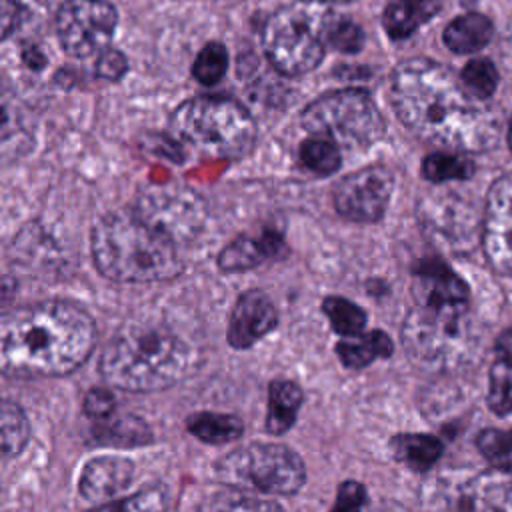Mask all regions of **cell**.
I'll use <instances>...</instances> for the list:
<instances>
[{
  "label": "cell",
  "mask_w": 512,
  "mask_h": 512,
  "mask_svg": "<svg viewBox=\"0 0 512 512\" xmlns=\"http://www.w3.org/2000/svg\"><path fill=\"white\" fill-rule=\"evenodd\" d=\"M440 10V0H394L386 6L382 24L396 38H408Z\"/></svg>",
  "instance_id": "ffe728a7"
},
{
  "label": "cell",
  "mask_w": 512,
  "mask_h": 512,
  "mask_svg": "<svg viewBox=\"0 0 512 512\" xmlns=\"http://www.w3.org/2000/svg\"><path fill=\"white\" fill-rule=\"evenodd\" d=\"M36 144V116L18 92L0 76V162H14Z\"/></svg>",
  "instance_id": "9a60e30c"
},
{
  "label": "cell",
  "mask_w": 512,
  "mask_h": 512,
  "mask_svg": "<svg viewBox=\"0 0 512 512\" xmlns=\"http://www.w3.org/2000/svg\"><path fill=\"white\" fill-rule=\"evenodd\" d=\"M488 406L496 414L512 412V362L498 360L490 370Z\"/></svg>",
  "instance_id": "d590c367"
},
{
  "label": "cell",
  "mask_w": 512,
  "mask_h": 512,
  "mask_svg": "<svg viewBox=\"0 0 512 512\" xmlns=\"http://www.w3.org/2000/svg\"><path fill=\"white\" fill-rule=\"evenodd\" d=\"M462 86L478 100H486L498 86V72L488 58H476L462 70Z\"/></svg>",
  "instance_id": "836d02e7"
},
{
  "label": "cell",
  "mask_w": 512,
  "mask_h": 512,
  "mask_svg": "<svg viewBox=\"0 0 512 512\" xmlns=\"http://www.w3.org/2000/svg\"><path fill=\"white\" fill-rule=\"evenodd\" d=\"M336 352L340 360L350 368H362L370 364L378 356H390L392 354V340L380 332L372 330L366 334H354L346 336L338 346Z\"/></svg>",
  "instance_id": "d4e9b609"
},
{
  "label": "cell",
  "mask_w": 512,
  "mask_h": 512,
  "mask_svg": "<svg viewBox=\"0 0 512 512\" xmlns=\"http://www.w3.org/2000/svg\"><path fill=\"white\" fill-rule=\"evenodd\" d=\"M170 128L184 144L216 158H240L256 140L250 112L226 96H198L182 102L170 118Z\"/></svg>",
  "instance_id": "8992f818"
},
{
  "label": "cell",
  "mask_w": 512,
  "mask_h": 512,
  "mask_svg": "<svg viewBox=\"0 0 512 512\" xmlns=\"http://www.w3.org/2000/svg\"><path fill=\"white\" fill-rule=\"evenodd\" d=\"M436 512H512V480L496 472H452L430 486Z\"/></svg>",
  "instance_id": "30bf717a"
},
{
  "label": "cell",
  "mask_w": 512,
  "mask_h": 512,
  "mask_svg": "<svg viewBox=\"0 0 512 512\" xmlns=\"http://www.w3.org/2000/svg\"><path fill=\"white\" fill-rule=\"evenodd\" d=\"M362 44H364L362 28L356 22L334 14L328 28V46L340 52H358Z\"/></svg>",
  "instance_id": "8d00e7d4"
},
{
  "label": "cell",
  "mask_w": 512,
  "mask_h": 512,
  "mask_svg": "<svg viewBox=\"0 0 512 512\" xmlns=\"http://www.w3.org/2000/svg\"><path fill=\"white\" fill-rule=\"evenodd\" d=\"M136 212L176 244L194 238L204 222L200 198L180 188H154L138 202Z\"/></svg>",
  "instance_id": "7c38bea8"
},
{
  "label": "cell",
  "mask_w": 512,
  "mask_h": 512,
  "mask_svg": "<svg viewBox=\"0 0 512 512\" xmlns=\"http://www.w3.org/2000/svg\"><path fill=\"white\" fill-rule=\"evenodd\" d=\"M30 438V424L24 410L0 396V460L18 456Z\"/></svg>",
  "instance_id": "484cf974"
},
{
  "label": "cell",
  "mask_w": 512,
  "mask_h": 512,
  "mask_svg": "<svg viewBox=\"0 0 512 512\" xmlns=\"http://www.w3.org/2000/svg\"><path fill=\"white\" fill-rule=\"evenodd\" d=\"M192 362L194 352L176 330L156 320H134L108 340L100 372L116 388L156 392L180 382Z\"/></svg>",
  "instance_id": "3957f363"
},
{
  "label": "cell",
  "mask_w": 512,
  "mask_h": 512,
  "mask_svg": "<svg viewBox=\"0 0 512 512\" xmlns=\"http://www.w3.org/2000/svg\"><path fill=\"white\" fill-rule=\"evenodd\" d=\"M482 246L494 270L512 274V172L498 178L486 196Z\"/></svg>",
  "instance_id": "5bb4252c"
},
{
  "label": "cell",
  "mask_w": 512,
  "mask_h": 512,
  "mask_svg": "<svg viewBox=\"0 0 512 512\" xmlns=\"http://www.w3.org/2000/svg\"><path fill=\"white\" fill-rule=\"evenodd\" d=\"M134 478V464L120 456H100L90 460L80 474V494L92 504H104L116 498Z\"/></svg>",
  "instance_id": "e0dca14e"
},
{
  "label": "cell",
  "mask_w": 512,
  "mask_h": 512,
  "mask_svg": "<svg viewBox=\"0 0 512 512\" xmlns=\"http://www.w3.org/2000/svg\"><path fill=\"white\" fill-rule=\"evenodd\" d=\"M216 476L222 484L248 492L294 494L306 480V468L284 444L252 442L220 458Z\"/></svg>",
  "instance_id": "ba28073f"
},
{
  "label": "cell",
  "mask_w": 512,
  "mask_h": 512,
  "mask_svg": "<svg viewBox=\"0 0 512 512\" xmlns=\"http://www.w3.org/2000/svg\"><path fill=\"white\" fill-rule=\"evenodd\" d=\"M302 126L348 148L372 146L386 132L378 106L358 88L328 92L310 102L302 112Z\"/></svg>",
  "instance_id": "9c48e42d"
},
{
  "label": "cell",
  "mask_w": 512,
  "mask_h": 512,
  "mask_svg": "<svg viewBox=\"0 0 512 512\" xmlns=\"http://www.w3.org/2000/svg\"><path fill=\"white\" fill-rule=\"evenodd\" d=\"M84 414L96 422L100 420H106L114 414V408H116V398L110 390L106 388H92L86 392L84 396Z\"/></svg>",
  "instance_id": "74e56055"
},
{
  "label": "cell",
  "mask_w": 512,
  "mask_h": 512,
  "mask_svg": "<svg viewBox=\"0 0 512 512\" xmlns=\"http://www.w3.org/2000/svg\"><path fill=\"white\" fill-rule=\"evenodd\" d=\"M128 70V60L122 52L114 48H106L104 52L98 54L96 60V74L104 80H120Z\"/></svg>",
  "instance_id": "ab89813d"
},
{
  "label": "cell",
  "mask_w": 512,
  "mask_h": 512,
  "mask_svg": "<svg viewBox=\"0 0 512 512\" xmlns=\"http://www.w3.org/2000/svg\"><path fill=\"white\" fill-rule=\"evenodd\" d=\"M422 218L438 238L450 244H466L476 230L472 208L454 196L430 198L422 204Z\"/></svg>",
  "instance_id": "ac0fdd59"
},
{
  "label": "cell",
  "mask_w": 512,
  "mask_h": 512,
  "mask_svg": "<svg viewBox=\"0 0 512 512\" xmlns=\"http://www.w3.org/2000/svg\"><path fill=\"white\" fill-rule=\"evenodd\" d=\"M118 12L108 0H64L54 28L66 54L74 58L98 56L110 48Z\"/></svg>",
  "instance_id": "8fae6325"
},
{
  "label": "cell",
  "mask_w": 512,
  "mask_h": 512,
  "mask_svg": "<svg viewBox=\"0 0 512 512\" xmlns=\"http://www.w3.org/2000/svg\"><path fill=\"white\" fill-rule=\"evenodd\" d=\"M334 18L322 0H296L278 8L266 22L262 44L268 60L286 76L314 70L328 46V28Z\"/></svg>",
  "instance_id": "52a82bcc"
},
{
  "label": "cell",
  "mask_w": 512,
  "mask_h": 512,
  "mask_svg": "<svg viewBox=\"0 0 512 512\" xmlns=\"http://www.w3.org/2000/svg\"><path fill=\"white\" fill-rule=\"evenodd\" d=\"M496 354H498V360L512 362V326H510L508 330H504V332L498 336Z\"/></svg>",
  "instance_id": "b9f144b4"
},
{
  "label": "cell",
  "mask_w": 512,
  "mask_h": 512,
  "mask_svg": "<svg viewBox=\"0 0 512 512\" xmlns=\"http://www.w3.org/2000/svg\"><path fill=\"white\" fill-rule=\"evenodd\" d=\"M188 430L208 444H224L242 436V420L232 414L200 412L188 418Z\"/></svg>",
  "instance_id": "4316f807"
},
{
  "label": "cell",
  "mask_w": 512,
  "mask_h": 512,
  "mask_svg": "<svg viewBox=\"0 0 512 512\" xmlns=\"http://www.w3.org/2000/svg\"><path fill=\"white\" fill-rule=\"evenodd\" d=\"M196 512H282V508L266 498H258L242 488H222L204 496Z\"/></svg>",
  "instance_id": "603a6c76"
},
{
  "label": "cell",
  "mask_w": 512,
  "mask_h": 512,
  "mask_svg": "<svg viewBox=\"0 0 512 512\" xmlns=\"http://www.w3.org/2000/svg\"><path fill=\"white\" fill-rule=\"evenodd\" d=\"M508 144L512 148V116H510V122H508Z\"/></svg>",
  "instance_id": "ee69618b"
},
{
  "label": "cell",
  "mask_w": 512,
  "mask_h": 512,
  "mask_svg": "<svg viewBox=\"0 0 512 512\" xmlns=\"http://www.w3.org/2000/svg\"><path fill=\"white\" fill-rule=\"evenodd\" d=\"M398 118L420 138L450 152H482L496 144L500 120L492 106L466 92L450 70L428 58L400 62L390 80Z\"/></svg>",
  "instance_id": "6da1fadb"
},
{
  "label": "cell",
  "mask_w": 512,
  "mask_h": 512,
  "mask_svg": "<svg viewBox=\"0 0 512 512\" xmlns=\"http://www.w3.org/2000/svg\"><path fill=\"white\" fill-rule=\"evenodd\" d=\"M364 502H366L364 486L350 480L338 488L336 502L330 512H362Z\"/></svg>",
  "instance_id": "f35d334b"
},
{
  "label": "cell",
  "mask_w": 512,
  "mask_h": 512,
  "mask_svg": "<svg viewBox=\"0 0 512 512\" xmlns=\"http://www.w3.org/2000/svg\"><path fill=\"white\" fill-rule=\"evenodd\" d=\"M150 430L148 426L134 418V416H122L116 420H100V432L98 438L108 444H122V446H134V444H146L150 442Z\"/></svg>",
  "instance_id": "4dcf8cb0"
},
{
  "label": "cell",
  "mask_w": 512,
  "mask_h": 512,
  "mask_svg": "<svg viewBox=\"0 0 512 512\" xmlns=\"http://www.w3.org/2000/svg\"><path fill=\"white\" fill-rule=\"evenodd\" d=\"M92 256L100 274L116 282H156L180 268L176 242L136 210L104 216L92 230Z\"/></svg>",
  "instance_id": "277c9868"
},
{
  "label": "cell",
  "mask_w": 512,
  "mask_h": 512,
  "mask_svg": "<svg viewBox=\"0 0 512 512\" xmlns=\"http://www.w3.org/2000/svg\"><path fill=\"white\" fill-rule=\"evenodd\" d=\"M168 508V494L160 486H150L136 494L124 496L114 502L96 504L86 512H166Z\"/></svg>",
  "instance_id": "f1b7e54d"
},
{
  "label": "cell",
  "mask_w": 512,
  "mask_h": 512,
  "mask_svg": "<svg viewBox=\"0 0 512 512\" xmlns=\"http://www.w3.org/2000/svg\"><path fill=\"white\" fill-rule=\"evenodd\" d=\"M392 172L384 166H368L342 178L334 188L336 210L354 222L378 220L390 200Z\"/></svg>",
  "instance_id": "4fadbf2b"
},
{
  "label": "cell",
  "mask_w": 512,
  "mask_h": 512,
  "mask_svg": "<svg viewBox=\"0 0 512 512\" xmlns=\"http://www.w3.org/2000/svg\"><path fill=\"white\" fill-rule=\"evenodd\" d=\"M422 172L430 182H446V180H464L474 172V164L460 156L458 152H434L426 156L422 164Z\"/></svg>",
  "instance_id": "f546056e"
},
{
  "label": "cell",
  "mask_w": 512,
  "mask_h": 512,
  "mask_svg": "<svg viewBox=\"0 0 512 512\" xmlns=\"http://www.w3.org/2000/svg\"><path fill=\"white\" fill-rule=\"evenodd\" d=\"M14 292V280L12 278H0V304L10 298Z\"/></svg>",
  "instance_id": "7bdbcfd3"
},
{
  "label": "cell",
  "mask_w": 512,
  "mask_h": 512,
  "mask_svg": "<svg viewBox=\"0 0 512 512\" xmlns=\"http://www.w3.org/2000/svg\"><path fill=\"white\" fill-rule=\"evenodd\" d=\"M492 38V22L476 12L454 18L444 30V42L458 54H470L484 48Z\"/></svg>",
  "instance_id": "7402d4cb"
},
{
  "label": "cell",
  "mask_w": 512,
  "mask_h": 512,
  "mask_svg": "<svg viewBox=\"0 0 512 512\" xmlns=\"http://www.w3.org/2000/svg\"><path fill=\"white\" fill-rule=\"evenodd\" d=\"M0 494H2V484H0Z\"/></svg>",
  "instance_id": "f6af8a7d"
},
{
  "label": "cell",
  "mask_w": 512,
  "mask_h": 512,
  "mask_svg": "<svg viewBox=\"0 0 512 512\" xmlns=\"http://www.w3.org/2000/svg\"><path fill=\"white\" fill-rule=\"evenodd\" d=\"M302 404V390L290 380H274L268 388L266 430L274 436L284 434L296 420Z\"/></svg>",
  "instance_id": "44dd1931"
},
{
  "label": "cell",
  "mask_w": 512,
  "mask_h": 512,
  "mask_svg": "<svg viewBox=\"0 0 512 512\" xmlns=\"http://www.w3.org/2000/svg\"><path fill=\"white\" fill-rule=\"evenodd\" d=\"M228 70V52L220 42H208L192 64V74L200 84H216Z\"/></svg>",
  "instance_id": "e575fe53"
},
{
  "label": "cell",
  "mask_w": 512,
  "mask_h": 512,
  "mask_svg": "<svg viewBox=\"0 0 512 512\" xmlns=\"http://www.w3.org/2000/svg\"><path fill=\"white\" fill-rule=\"evenodd\" d=\"M322 308H324V314L328 316L332 328L338 334H342L344 338L360 334L362 328L366 326V314L362 312V308H358L356 304H352L346 298L328 296L322 302Z\"/></svg>",
  "instance_id": "1f68e13d"
},
{
  "label": "cell",
  "mask_w": 512,
  "mask_h": 512,
  "mask_svg": "<svg viewBox=\"0 0 512 512\" xmlns=\"http://www.w3.org/2000/svg\"><path fill=\"white\" fill-rule=\"evenodd\" d=\"M96 324L68 300H46L0 316V374L62 376L92 352Z\"/></svg>",
  "instance_id": "7a4b0ae2"
},
{
  "label": "cell",
  "mask_w": 512,
  "mask_h": 512,
  "mask_svg": "<svg viewBox=\"0 0 512 512\" xmlns=\"http://www.w3.org/2000/svg\"><path fill=\"white\" fill-rule=\"evenodd\" d=\"M284 252V240L278 232L266 230L260 236H238L218 254V266L224 272H242L278 258Z\"/></svg>",
  "instance_id": "d6986e66"
},
{
  "label": "cell",
  "mask_w": 512,
  "mask_h": 512,
  "mask_svg": "<svg viewBox=\"0 0 512 512\" xmlns=\"http://www.w3.org/2000/svg\"><path fill=\"white\" fill-rule=\"evenodd\" d=\"M300 160L316 174H332L340 168V146L326 136L310 134L300 146Z\"/></svg>",
  "instance_id": "83f0119b"
},
{
  "label": "cell",
  "mask_w": 512,
  "mask_h": 512,
  "mask_svg": "<svg viewBox=\"0 0 512 512\" xmlns=\"http://www.w3.org/2000/svg\"><path fill=\"white\" fill-rule=\"evenodd\" d=\"M480 332L466 302L416 304L402 328V344L414 364L430 372L462 366L476 350Z\"/></svg>",
  "instance_id": "5b68a950"
},
{
  "label": "cell",
  "mask_w": 512,
  "mask_h": 512,
  "mask_svg": "<svg viewBox=\"0 0 512 512\" xmlns=\"http://www.w3.org/2000/svg\"><path fill=\"white\" fill-rule=\"evenodd\" d=\"M278 322L272 300L260 290H248L238 296L228 322V344L234 348H250L266 336Z\"/></svg>",
  "instance_id": "2e32d148"
},
{
  "label": "cell",
  "mask_w": 512,
  "mask_h": 512,
  "mask_svg": "<svg viewBox=\"0 0 512 512\" xmlns=\"http://www.w3.org/2000/svg\"><path fill=\"white\" fill-rule=\"evenodd\" d=\"M390 446L396 460L416 472H426L442 456V442L430 434H400Z\"/></svg>",
  "instance_id": "cb8c5ba5"
},
{
  "label": "cell",
  "mask_w": 512,
  "mask_h": 512,
  "mask_svg": "<svg viewBox=\"0 0 512 512\" xmlns=\"http://www.w3.org/2000/svg\"><path fill=\"white\" fill-rule=\"evenodd\" d=\"M478 450L500 472H512V430H482L476 438Z\"/></svg>",
  "instance_id": "d6a6232c"
},
{
  "label": "cell",
  "mask_w": 512,
  "mask_h": 512,
  "mask_svg": "<svg viewBox=\"0 0 512 512\" xmlns=\"http://www.w3.org/2000/svg\"><path fill=\"white\" fill-rule=\"evenodd\" d=\"M24 20V6L18 0H0V42L8 38Z\"/></svg>",
  "instance_id": "60d3db41"
}]
</instances>
